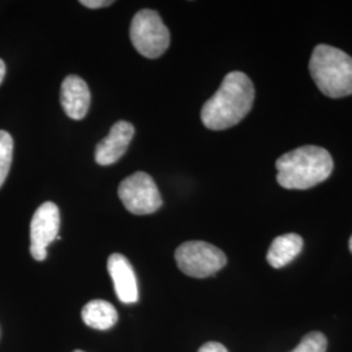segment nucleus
Segmentation results:
<instances>
[{"mask_svg": "<svg viewBox=\"0 0 352 352\" xmlns=\"http://www.w3.org/2000/svg\"><path fill=\"white\" fill-rule=\"evenodd\" d=\"M277 182L286 189H309L331 175L334 162L330 153L315 145L287 151L276 162Z\"/></svg>", "mask_w": 352, "mask_h": 352, "instance_id": "2", "label": "nucleus"}, {"mask_svg": "<svg viewBox=\"0 0 352 352\" xmlns=\"http://www.w3.org/2000/svg\"><path fill=\"white\" fill-rule=\"evenodd\" d=\"M84 322L96 330H109L118 322V312L111 302L96 299L89 302L81 312Z\"/></svg>", "mask_w": 352, "mask_h": 352, "instance_id": "12", "label": "nucleus"}, {"mask_svg": "<svg viewBox=\"0 0 352 352\" xmlns=\"http://www.w3.org/2000/svg\"><path fill=\"white\" fill-rule=\"evenodd\" d=\"M74 352H84V351H81V350H76V351H74Z\"/></svg>", "mask_w": 352, "mask_h": 352, "instance_id": "19", "label": "nucleus"}, {"mask_svg": "<svg viewBox=\"0 0 352 352\" xmlns=\"http://www.w3.org/2000/svg\"><path fill=\"white\" fill-rule=\"evenodd\" d=\"M254 87L245 74L234 71L225 76L219 89L202 106V124L212 131L236 126L252 110Z\"/></svg>", "mask_w": 352, "mask_h": 352, "instance_id": "1", "label": "nucleus"}, {"mask_svg": "<svg viewBox=\"0 0 352 352\" xmlns=\"http://www.w3.org/2000/svg\"><path fill=\"white\" fill-rule=\"evenodd\" d=\"M4 76H6V64L0 59V84L3 82Z\"/></svg>", "mask_w": 352, "mask_h": 352, "instance_id": "17", "label": "nucleus"}, {"mask_svg": "<svg viewBox=\"0 0 352 352\" xmlns=\"http://www.w3.org/2000/svg\"><path fill=\"white\" fill-rule=\"evenodd\" d=\"M327 337L320 331H312L307 334L300 343L291 352H327Z\"/></svg>", "mask_w": 352, "mask_h": 352, "instance_id": "14", "label": "nucleus"}, {"mask_svg": "<svg viewBox=\"0 0 352 352\" xmlns=\"http://www.w3.org/2000/svg\"><path fill=\"white\" fill-rule=\"evenodd\" d=\"M309 74L317 88L330 98L352 94V58L329 45H317L309 60Z\"/></svg>", "mask_w": 352, "mask_h": 352, "instance_id": "3", "label": "nucleus"}, {"mask_svg": "<svg viewBox=\"0 0 352 352\" xmlns=\"http://www.w3.org/2000/svg\"><path fill=\"white\" fill-rule=\"evenodd\" d=\"M302 239L298 234H285L273 240L266 260L274 269L285 267L292 263L302 251Z\"/></svg>", "mask_w": 352, "mask_h": 352, "instance_id": "11", "label": "nucleus"}, {"mask_svg": "<svg viewBox=\"0 0 352 352\" xmlns=\"http://www.w3.org/2000/svg\"><path fill=\"white\" fill-rule=\"evenodd\" d=\"M129 36L135 49L149 59L160 58L170 46V32L161 16L153 10H142L135 14Z\"/></svg>", "mask_w": 352, "mask_h": 352, "instance_id": "4", "label": "nucleus"}, {"mask_svg": "<svg viewBox=\"0 0 352 352\" xmlns=\"http://www.w3.org/2000/svg\"><path fill=\"white\" fill-rule=\"evenodd\" d=\"M60 103L67 116L74 120L84 119L90 106V90L87 82L78 76H67L62 84Z\"/></svg>", "mask_w": 352, "mask_h": 352, "instance_id": "10", "label": "nucleus"}, {"mask_svg": "<svg viewBox=\"0 0 352 352\" xmlns=\"http://www.w3.org/2000/svg\"><path fill=\"white\" fill-rule=\"evenodd\" d=\"M199 352H228L226 347L218 342H208L202 346Z\"/></svg>", "mask_w": 352, "mask_h": 352, "instance_id": "16", "label": "nucleus"}, {"mask_svg": "<svg viewBox=\"0 0 352 352\" xmlns=\"http://www.w3.org/2000/svg\"><path fill=\"white\" fill-rule=\"evenodd\" d=\"M177 267L188 277L214 276L227 264L226 254L206 241H187L175 252Z\"/></svg>", "mask_w": 352, "mask_h": 352, "instance_id": "5", "label": "nucleus"}, {"mask_svg": "<svg viewBox=\"0 0 352 352\" xmlns=\"http://www.w3.org/2000/svg\"><path fill=\"white\" fill-rule=\"evenodd\" d=\"M59 228V208L54 202H43L30 222V253L36 261L46 260L47 247L54 240H60Z\"/></svg>", "mask_w": 352, "mask_h": 352, "instance_id": "7", "label": "nucleus"}, {"mask_svg": "<svg viewBox=\"0 0 352 352\" xmlns=\"http://www.w3.org/2000/svg\"><path fill=\"white\" fill-rule=\"evenodd\" d=\"M135 136V126L120 120L113 124L110 133L97 144L96 162L101 166H110L118 162L126 153Z\"/></svg>", "mask_w": 352, "mask_h": 352, "instance_id": "8", "label": "nucleus"}, {"mask_svg": "<svg viewBox=\"0 0 352 352\" xmlns=\"http://www.w3.org/2000/svg\"><path fill=\"white\" fill-rule=\"evenodd\" d=\"M13 157V140L12 136L6 132L0 131V188L3 183L6 182Z\"/></svg>", "mask_w": 352, "mask_h": 352, "instance_id": "13", "label": "nucleus"}, {"mask_svg": "<svg viewBox=\"0 0 352 352\" xmlns=\"http://www.w3.org/2000/svg\"><path fill=\"white\" fill-rule=\"evenodd\" d=\"M349 247H350V251H351L352 253V236L350 238V243H349Z\"/></svg>", "mask_w": 352, "mask_h": 352, "instance_id": "18", "label": "nucleus"}, {"mask_svg": "<svg viewBox=\"0 0 352 352\" xmlns=\"http://www.w3.org/2000/svg\"><path fill=\"white\" fill-rule=\"evenodd\" d=\"M118 195L126 210L135 215L155 213L162 206V197L157 184L144 171L126 177L118 188Z\"/></svg>", "mask_w": 352, "mask_h": 352, "instance_id": "6", "label": "nucleus"}, {"mask_svg": "<svg viewBox=\"0 0 352 352\" xmlns=\"http://www.w3.org/2000/svg\"><path fill=\"white\" fill-rule=\"evenodd\" d=\"M113 1L111 0H81L80 4L91 8V10H96V8H102V7H107V6H111Z\"/></svg>", "mask_w": 352, "mask_h": 352, "instance_id": "15", "label": "nucleus"}, {"mask_svg": "<svg viewBox=\"0 0 352 352\" xmlns=\"http://www.w3.org/2000/svg\"><path fill=\"white\" fill-rule=\"evenodd\" d=\"M107 270L113 279V289L119 300L124 304H133L139 300V286L135 270L126 256L113 253L109 257Z\"/></svg>", "mask_w": 352, "mask_h": 352, "instance_id": "9", "label": "nucleus"}]
</instances>
